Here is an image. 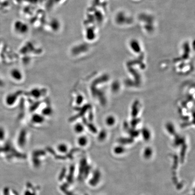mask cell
Here are the masks:
<instances>
[{
    "label": "cell",
    "mask_w": 195,
    "mask_h": 195,
    "mask_svg": "<svg viewBox=\"0 0 195 195\" xmlns=\"http://www.w3.org/2000/svg\"><path fill=\"white\" fill-rule=\"evenodd\" d=\"M31 121L32 123L37 124V125H40L43 124L45 118L44 116L43 115H38V114H35V115L32 116L31 118Z\"/></svg>",
    "instance_id": "cell-2"
},
{
    "label": "cell",
    "mask_w": 195,
    "mask_h": 195,
    "mask_svg": "<svg viewBox=\"0 0 195 195\" xmlns=\"http://www.w3.org/2000/svg\"><path fill=\"white\" fill-rule=\"evenodd\" d=\"M142 136H143V138L146 141H149L150 138V134L149 131L147 130H144L142 132Z\"/></svg>",
    "instance_id": "cell-9"
},
{
    "label": "cell",
    "mask_w": 195,
    "mask_h": 195,
    "mask_svg": "<svg viewBox=\"0 0 195 195\" xmlns=\"http://www.w3.org/2000/svg\"><path fill=\"white\" fill-rule=\"evenodd\" d=\"M6 132L4 128L0 126V140H3L5 138Z\"/></svg>",
    "instance_id": "cell-10"
},
{
    "label": "cell",
    "mask_w": 195,
    "mask_h": 195,
    "mask_svg": "<svg viewBox=\"0 0 195 195\" xmlns=\"http://www.w3.org/2000/svg\"><path fill=\"white\" fill-rule=\"evenodd\" d=\"M73 129L75 132L76 133H82L84 132L85 130L83 124L81 123H76L73 126Z\"/></svg>",
    "instance_id": "cell-4"
},
{
    "label": "cell",
    "mask_w": 195,
    "mask_h": 195,
    "mask_svg": "<svg viewBox=\"0 0 195 195\" xmlns=\"http://www.w3.org/2000/svg\"><path fill=\"white\" fill-rule=\"evenodd\" d=\"M10 75L12 79L17 82H20L24 79L23 72L19 69L13 68L10 72Z\"/></svg>",
    "instance_id": "cell-1"
},
{
    "label": "cell",
    "mask_w": 195,
    "mask_h": 195,
    "mask_svg": "<svg viewBox=\"0 0 195 195\" xmlns=\"http://www.w3.org/2000/svg\"><path fill=\"white\" fill-rule=\"evenodd\" d=\"M79 144L81 145H85L87 143V138L85 136H80L78 139Z\"/></svg>",
    "instance_id": "cell-7"
},
{
    "label": "cell",
    "mask_w": 195,
    "mask_h": 195,
    "mask_svg": "<svg viewBox=\"0 0 195 195\" xmlns=\"http://www.w3.org/2000/svg\"><path fill=\"white\" fill-rule=\"evenodd\" d=\"M17 96L15 94H10L7 95L5 99V102L7 105L12 106L16 102Z\"/></svg>",
    "instance_id": "cell-3"
},
{
    "label": "cell",
    "mask_w": 195,
    "mask_h": 195,
    "mask_svg": "<svg viewBox=\"0 0 195 195\" xmlns=\"http://www.w3.org/2000/svg\"><path fill=\"white\" fill-rule=\"evenodd\" d=\"M153 149L152 148L147 147L144 149L143 152V156L146 159H149L152 156Z\"/></svg>",
    "instance_id": "cell-5"
},
{
    "label": "cell",
    "mask_w": 195,
    "mask_h": 195,
    "mask_svg": "<svg viewBox=\"0 0 195 195\" xmlns=\"http://www.w3.org/2000/svg\"><path fill=\"white\" fill-rule=\"evenodd\" d=\"M115 122V119L112 117H108L106 119V123L109 126L113 125Z\"/></svg>",
    "instance_id": "cell-8"
},
{
    "label": "cell",
    "mask_w": 195,
    "mask_h": 195,
    "mask_svg": "<svg viewBox=\"0 0 195 195\" xmlns=\"http://www.w3.org/2000/svg\"><path fill=\"white\" fill-rule=\"evenodd\" d=\"M113 152H114V153L115 154H117V155L123 154L125 152V148L122 146H117L115 147L114 148Z\"/></svg>",
    "instance_id": "cell-6"
}]
</instances>
